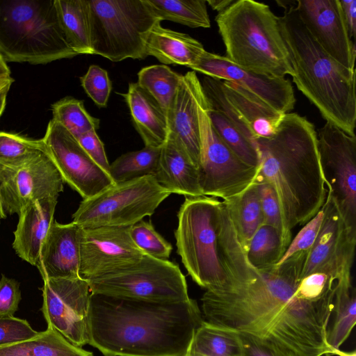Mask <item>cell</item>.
<instances>
[{"label":"cell","mask_w":356,"mask_h":356,"mask_svg":"<svg viewBox=\"0 0 356 356\" xmlns=\"http://www.w3.org/2000/svg\"><path fill=\"white\" fill-rule=\"evenodd\" d=\"M307 253L231 274L223 287L202 296L204 320L266 340L289 356H339L327 340L334 296L316 298L300 284Z\"/></svg>","instance_id":"6da1fadb"},{"label":"cell","mask_w":356,"mask_h":356,"mask_svg":"<svg viewBox=\"0 0 356 356\" xmlns=\"http://www.w3.org/2000/svg\"><path fill=\"white\" fill-rule=\"evenodd\" d=\"M197 302H151L90 293L88 344L104 356H186L204 318Z\"/></svg>","instance_id":"7a4b0ae2"},{"label":"cell","mask_w":356,"mask_h":356,"mask_svg":"<svg viewBox=\"0 0 356 356\" xmlns=\"http://www.w3.org/2000/svg\"><path fill=\"white\" fill-rule=\"evenodd\" d=\"M257 179L269 183L286 228L305 225L325 203L327 190L314 124L296 113L284 115L275 134L257 140Z\"/></svg>","instance_id":"3957f363"},{"label":"cell","mask_w":356,"mask_h":356,"mask_svg":"<svg viewBox=\"0 0 356 356\" xmlns=\"http://www.w3.org/2000/svg\"><path fill=\"white\" fill-rule=\"evenodd\" d=\"M278 17L293 70V81L327 122L355 136V71L331 58L314 39L288 1Z\"/></svg>","instance_id":"277c9868"},{"label":"cell","mask_w":356,"mask_h":356,"mask_svg":"<svg viewBox=\"0 0 356 356\" xmlns=\"http://www.w3.org/2000/svg\"><path fill=\"white\" fill-rule=\"evenodd\" d=\"M216 22L233 63L276 77L293 75L289 53L281 35L278 17L264 3L235 0L218 13Z\"/></svg>","instance_id":"5b68a950"},{"label":"cell","mask_w":356,"mask_h":356,"mask_svg":"<svg viewBox=\"0 0 356 356\" xmlns=\"http://www.w3.org/2000/svg\"><path fill=\"white\" fill-rule=\"evenodd\" d=\"M77 55L54 0H0V57L6 63L46 64Z\"/></svg>","instance_id":"8992f818"},{"label":"cell","mask_w":356,"mask_h":356,"mask_svg":"<svg viewBox=\"0 0 356 356\" xmlns=\"http://www.w3.org/2000/svg\"><path fill=\"white\" fill-rule=\"evenodd\" d=\"M221 204L205 195L186 197L177 213V254L193 280L207 290L220 289L227 282L218 249Z\"/></svg>","instance_id":"52a82bcc"},{"label":"cell","mask_w":356,"mask_h":356,"mask_svg":"<svg viewBox=\"0 0 356 356\" xmlns=\"http://www.w3.org/2000/svg\"><path fill=\"white\" fill-rule=\"evenodd\" d=\"M92 54L112 62L146 58L145 41L161 21L146 0H88Z\"/></svg>","instance_id":"ba28073f"},{"label":"cell","mask_w":356,"mask_h":356,"mask_svg":"<svg viewBox=\"0 0 356 356\" xmlns=\"http://www.w3.org/2000/svg\"><path fill=\"white\" fill-rule=\"evenodd\" d=\"M196 101L200 134L198 177L202 195L231 201L254 184L259 167L244 163L220 138L212 125L210 104L201 83Z\"/></svg>","instance_id":"9c48e42d"},{"label":"cell","mask_w":356,"mask_h":356,"mask_svg":"<svg viewBox=\"0 0 356 356\" xmlns=\"http://www.w3.org/2000/svg\"><path fill=\"white\" fill-rule=\"evenodd\" d=\"M170 194L152 175L113 184L83 200L72 222L82 228L129 227L151 216Z\"/></svg>","instance_id":"30bf717a"},{"label":"cell","mask_w":356,"mask_h":356,"mask_svg":"<svg viewBox=\"0 0 356 356\" xmlns=\"http://www.w3.org/2000/svg\"><path fill=\"white\" fill-rule=\"evenodd\" d=\"M90 293L151 302H179L189 298L179 266L145 254L136 264L87 280Z\"/></svg>","instance_id":"8fae6325"},{"label":"cell","mask_w":356,"mask_h":356,"mask_svg":"<svg viewBox=\"0 0 356 356\" xmlns=\"http://www.w3.org/2000/svg\"><path fill=\"white\" fill-rule=\"evenodd\" d=\"M316 132L327 193L334 199L350 233L356 237V136L327 122Z\"/></svg>","instance_id":"7c38bea8"},{"label":"cell","mask_w":356,"mask_h":356,"mask_svg":"<svg viewBox=\"0 0 356 356\" xmlns=\"http://www.w3.org/2000/svg\"><path fill=\"white\" fill-rule=\"evenodd\" d=\"M64 180L45 152L15 163H0V196L5 213L19 214L29 203L57 196Z\"/></svg>","instance_id":"4fadbf2b"},{"label":"cell","mask_w":356,"mask_h":356,"mask_svg":"<svg viewBox=\"0 0 356 356\" xmlns=\"http://www.w3.org/2000/svg\"><path fill=\"white\" fill-rule=\"evenodd\" d=\"M40 290V311L47 327L56 330L76 346L88 344L90 291L88 281L81 276L49 278L43 280Z\"/></svg>","instance_id":"5bb4252c"},{"label":"cell","mask_w":356,"mask_h":356,"mask_svg":"<svg viewBox=\"0 0 356 356\" xmlns=\"http://www.w3.org/2000/svg\"><path fill=\"white\" fill-rule=\"evenodd\" d=\"M41 139L45 153L64 182L83 200L94 197L114 184L110 175L90 157L76 138L54 120L49 122Z\"/></svg>","instance_id":"9a60e30c"},{"label":"cell","mask_w":356,"mask_h":356,"mask_svg":"<svg viewBox=\"0 0 356 356\" xmlns=\"http://www.w3.org/2000/svg\"><path fill=\"white\" fill-rule=\"evenodd\" d=\"M130 227L82 228L80 276L86 280L131 266L145 254L130 236Z\"/></svg>","instance_id":"2e32d148"},{"label":"cell","mask_w":356,"mask_h":356,"mask_svg":"<svg viewBox=\"0 0 356 356\" xmlns=\"http://www.w3.org/2000/svg\"><path fill=\"white\" fill-rule=\"evenodd\" d=\"M323 207V220L300 277L322 271L339 280L351 275L356 237L350 233L334 199L328 193Z\"/></svg>","instance_id":"e0dca14e"},{"label":"cell","mask_w":356,"mask_h":356,"mask_svg":"<svg viewBox=\"0 0 356 356\" xmlns=\"http://www.w3.org/2000/svg\"><path fill=\"white\" fill-rule=\"evenodd\" d=\"M191 68L207 76L234 82L248 89L276 111L290 113L296 104L291 81L243 68L225 56L206 50Z\"/></svg>","instance_id":"ac0fdd59"},{"label":"cell","mask_w":356,"mask_h":356,"mask_svg":"<svg viewBox=\"0 0 356 356\" xmlns=\"http://www.w3.org/2000/svg\"><path fill=\"white\" fill-rule=\"evenodd\" d=\"M293 7L307 31L337 63L355 71V44L350 38L339 0H298Z\"/></svg>","instance_id":"d6986e66"},{"label":"cell","mask_w":356,"mask_h":356,"mask_svg":"<svg viewBox=\"0 0 356 356\" xmlns=\"http://www.w3.org/2000/svg\"><path fill=\"white\" fill-rule=\"evenodd\" d=\"M82 227L53 222L36 264L43 280L79 277Z\"/></svg>","instance_id":"ffe728a7"},{"label":"cell","mask_w":356,"mask_h":356,"mask_svg":"<svg viewBox=\"0 0 356 356\" xmlns=\"http://www.w3.org/2000/svg\"><path fill=\"white\" fill-rule=\"evenodd\" d=\"M200 80L195 71L183 75L167 113L168 137L176 141L197 167L200 161V134L197 92Z\"/></svg>","instance_id":"44dd1931"},{"label":"cell","mask_w":356,"mask_h":356,"mask_svg":"<svg viewBox=\"0 0 356 356\" xmlns=\"http://www.w3.org/2000/svg\"><path fill=\"white\" fill-rule=\"evenodd\" d=\"M57 196L32 202L18 214L13 248L16 254L32 266H36L41 246L54 222Z\"/></svg>","instance_id":"7402d4cb"},{"label":"cell","mask_w":356,"mask_h":356,"mask_svg":"<svg viewBox=\"0 0 356 356\" xmlns=\"http://www.w3.org/2000/svg\"><path fill=\"white\" fill-rule=\"evenodd\" d=\"M153 177L170 193L185 197L203 195L197 167L184 149L170 137L161 147L158 166Z\"/></svg>","instance_id":"603a6c76"},{"label":"cell","mask_w":356,"mask_h":356,"mask_svg":"<svg viewBox=\"0 0 356 356\" xmlns=\"http://www.w3.org/2000/svg\"><path fill=\"white\" fill-rule=\"evenodd\" d=\"M222 87L256 141L259 138H270L275 134L286 113L273 108L238 83L222 80Z\"/></svg>","instance_id":"cb8c5ba5"},{"label":"cell","mask_w":356,"mask_h":356,"mask_svg":"<svg viewBox=\"0 0 356 356\" xmlns=\"http://www.w3.org/2000/svg\"><path fill=\"white\" fill-rule=\"evenodd\" d=\"M129 107L136 129L145 147H161L167 141V118L157 103L137 83H130L120 94Z\"/></svg>","instance_id":"d4e9b609"},{"label":"cell","mask_w":356,"mask_h":356,"mask_svg":"<svg viewBox=\"0 0 356 356\" xmlns=\"http://www.w3.org/2000/svg\"><path fill=\"white\" fill-rule=\"evenodd\" d=\"M205 51L202 44L188 34L163 28L157 23L145 41L146 56L163 64H177L191 68Z\"/></svg>","instance_id":"484cf974"},{"label":"cell","mask_w":356,"mask_h":356,"mask_svg":"<svg viewBox=\"0 0 356 356\" xmlns=\"http://www.w3.org/2000/svg\"><path fill=\"white\" fill-rule=\"evenodd\" d=\"M0 356H93L67 340L53 327L30 339L0 346Z\"/></svg>","instance_id":"4316f807"},{"label":"cell","mask_w":356,"mask_h":356,"mask_svg":"<svg viewBox=\"0 0 356 356\" xmlns=\"http://www.w3.org/2000/svg\"><path fill=\"white\" fill-rule=\"evenodd\" d=\"M65 35L79 54H92L88 0H54Z\"/></svg>","instance_id":"83f0119b"},{"label":"cell","mask_w":356,"mask_h":356,"mask_svg":"<svg viewBox=\"0 0 356 356\" xmlns=\"http://www.w3.org/2000/svg\"><path fill=\"white\" fill-rule=\"evenodd\" d=\"M332 312L334 318L332 325L328 327L327 340L330 347L338 351L356 321V293L351 275L337 281Z\"/></svg>","instance_id":"f1b7e54d"},{"label":"cell","mask_w":356,"mask_h":356,"mask_svg":"<svg viewBox=\"0 0 356 356\" xmlns=\"http://www.w3.org/2000/svg\"><path fill=\"white\" fill-rule=\"evenodd\" d=\"M223 202L229 211L241 244L245 250L254 234L264 222L257 184H253L232 200Z\"/></svg>","instance_id":"f546056e"},{"label":"cell","mask_w":356,"mask_h":356,"mask_svg":"<svg viewBox=\"0 0 356 356\" xmlns=\"http://www.w3.org/2000/svg\"><path fill=\"white\" fill-rule=\"evenodd\" d=\"M188 351L207 356H243V346L238 332L204 320L194 334Z\"/></svg>","instance_id":"4dcf8cb0"},{"label":"cell","mask_w":356,"mask_h":356,"mask_svg":"<svg viewBox=\"0 0 356 356\" xmlns=\"http://www.w3.org/2000/svg\"><path fill=\"white\" fill-rule=\"evenodd\" d=\"M182 76L165 65H153L138 72L136 83L157 103L167 116Z\"/></svg>","instance_id":"1f68e13d"},{"label":"cell","mask_w":356,"mask_h":356,"mask_svg":"<svg viewBox=\"0 0 356 356\" xmlns=\"http://www.w3.org/2000/svg\"><path fill=\"white\" fill-rule=\"evenodd\" d=\"M161 21L169 20L190 28L211 26L204 0H146Z\"/></svg>","instance_id":"d6a6232c"},{"label":"cell","mask_w":356,"mask_h":356,"mask_svg":"<svg viewBox=\"0 0 356 356\" xmlns=\"http://www.w3.org/2000/svg\"><path fill=\"white\" fill-rule=\"evenodd\" d=\"M161 147L145 146L140 150L129 152L118 157L109 167V175L114 184L147 175L154 176L158 166Z\"/></svg>","instance_id":"836d02e7"},{"label":"cell","mask_w":356,"mask_h":356,"mask_svg":"<svg viewBox=\"0 0 356 356\" xmlns=\"http://www.w3.org/2000/svg\"><path fill=\"white\" fill-rule=\"evenodd\" d=\"M285 251L278 230L266 224L256 231L245 248L248 261L258 270L275 266Z\"/></svg>","instance_id":"e575fe53"},{"label":"cell","mask_w":356,"mask_h":356,"mask_svg":"<svg viewBox=\"0 0 356 356\" xmlns=\"http://www.w3.org/2000/svg\"><path fill=\"white\" fill-rule=\"evenodd\" d=\"M52 120L61 124L75 138L90 130H97L99 120L90 115L83 102L67 97L55 102L51 107Z\"/></svg>","instance_id":"d590c367"},{"label":"cell","mask_w":356,"mask_h":356,"mask_svg":"<svg viewBox=\"0 0 356 356\" xmlns=\"http://www.w3.org/2000/svg\"><path fill=\"white\" fill-rule=\"evenodd\" d=\"M209 117L213 128L228 147L244 163L259 167L256 147L222 113L210 105Z\"/></svg>","instance_id":"8d00e7d4"},{"label":"cell","mask_w":356,"mask_h":356,"mask_svg":"<svg viewBox=\"0 0 356 356\" xmlns=\"http://www.w3.org/2000/svg\"><path fill=\"white\" fill-rule=\"evenodd\" d=\"M130 236L135 245L145 254L160 260H168L172 245L154 229L150 221L143 220L130 227Z\"/></svg>","instance_id":"74e56055"},{"label":"cell","mask_w":356,"mask_h":356,"mask_svg":"<svg viewBox=\"0 0 356 356\" xmlns=\"http://www.w3.org/2000/svg\"><path fill=\"white\" fill-rule=\"evenodd\" d=\"M45 152L42 139L0 131V163H15Z\"/></svg>","instance_id":"f35d334b"},{"label":"cell","mask_w":356,"mask_h":356,"mask_svg":"<svg viewBox=\"0 0 356 356\" xmlns=\"http://www.w3.org/2000/svg\"><path fill=\"white\" fill-rule=\"evenodd\" d=\"M254 183L257 184L259 195L264 215V224L270 225L278 230L282 243L286 250L291 241V232L289 231L284 225L275 191L268 182L257 180Z\"/></svg>","instance_id":"ab89813d"},{"label":"cell","mask_w":356,"mask_h":356,"mask_svg":"<svg viewBox=\"0 0 356 356\" xmlns=\"http://www.w3.org/2000/svg\"><path fill=\"white\" fill-rule=\"evenodd\" d=\"M80 80L85 92L95 104L99 108L106 107L112 88L107 71L92 65Z\"/></svg>","instance_id":"60d3db41"},{"label":"cell","mask_w":356,"mask_h":356,"mask_svg":"<svg viewBox=\"0 0 356 356\" xmlns=\"http://www.w3.org/2000/svg\"><path fill=\"white\" fill-rule=\"evenodd\" d=\"M323 217L324 209L322 207L318 213L305 224L295 238L291 240L282 258L275 266L282 264L298 252H309L319 232Z\"/></svg>","instance_id":"b9f144b4"},{"label":"cell","mask_w":356,"mask_h":356,"mask_svg":"<svg viewBox=\"0 0 356 356\" xmlns=\"http://www.w3.org/2000/svg\"><path fill=\"white\" fill-rule=\"evenodd\" d=\"M38 333L26 319L14 316L0 318V346L26 341Z\"/></svg>","instance_id":"7bdbcfd3"},{"label":"cell","mask_w":356,"mask_h":356,"mask_svg":"<svg viewBox=\"0 0 356 356\" xmlns=\"http://www.w3.org/2000/svg\"><path fill=\"white\" fill-rule=\"evenodd\" d=\"M21 300L19 282L2 275L0 279V318L13 316Z\"/></svg>","instance_id":"ee69618b"},{"label":"cell","mask_w":356,"mask_h":356,"mask_svg":"<svg viewBox=\"0 0 356 356\" xmlns=\"http://www.w3.org/2000/svg\"><path fill=\"white\" fill-rule=\"evenodd\" d=\"M76 139L90 157L109 175L108 163L104 146L96 130H90L76 137Z\"/></svg>","instance_id":"f6af8a7d"},{"label":"cell","mask_w":356,"mask_h":356,"mask_svg":"<svg viewBox=\"0 0 356 356\" xmlns=\"http://www.w3.org/2000/svg\"><path fill=\"white\" fill-rule=\"evenodd\" d=\"M243 346V356H289L273 343L254 337L238 332Z\"/></svg>","instance_id":"bcb514c9"},{"label":"cell","mask_w":356,"mask_h":356,"mask_svg":"<svg viewBox=\"0 0 356 356\" xmlns=\"http://www.w3.org/2000/svg\"><path fill=\"white\" fill-rule=\"evenodd\" d=\"M346 29L351 40L356 35V0H339Z\"/></svg>","instance_id":"7dc6e473"},{"label":"cell","mask_w":356,"mask_h":356,"mask_svg":"<svg viewBox=\"0 0 356 356\" xmlns=\"http://www.w3.org/2000/svg\"><path fill=\"white\" fill-rule=\"evenodd\" d=\"M235 0H207L206 1L213 10L220 13L230 6Z\"/></svg>","instance_id":"c3c4849f"},{"label":"cell","mask_w":356,"mask_h":356,"mask_svg":"<svg viewBox=\"0 0 356 356\" xmlns=\"http://www.w3.org/2000/svg\"><path fill=\"white\" fill-rule=\"evenodd\" d=\"M11 72L6 63L0 57V79L11 77Z\"/></svg>","instance_id":"681fc988"},{"label":"cell","mask_w":356,"mask_h":356,"mask_svg":"<svg viewBox=\"0 0 356 356\" xmlns=\"http://www.w3.org/2000/svg\"><path fill=\"white\" fill-rule=\"evenodd\" d=\"M10 88L0 91V117L2 115L6 104L7 94Z\"/></svg>","instance_id":"f907efd6"},{"label":"cell","mask_w":356,"mask_h":356,"mask_svg":"<svg viewBox=\"0 0 356 356\" xmlns=\"http://www.w3.org/2000/svg\"><path fill=\"white\" fill-rule=\"evenodd\" d=\"M13 81L12 77L0 79V91L6 88H10Z\"/></svg>","instance_id":"816d5d0a"},{"label":"cell","mask_w":356,"mask_h":356,"mask_svg":"<svg viewBox=\"0 0 356 356\" xmlns=\"http://www.w3.org/2000/svg\"><path fill=\"white\" fill-rule=\"evenodd\" d=\"M5 218H6V213L4 211L1 199V196H0V222H1V220L2 219H4Z\"/></svg>","instance_id":"f5cc1de1"},{"label":"cell","mask_w":356,"mask_h":356,"mask_svg":"<svg viewBox=\"0 0 356 356\" xmlns=\"http://www.w3.org/2000/svg\"><path fill=\"white\" fill-rule=\"evenodd\" d=\"M186 356H207L200 353L188 351Z\"/></svg>","instance_id":"db71d44e"}]
</instances>
